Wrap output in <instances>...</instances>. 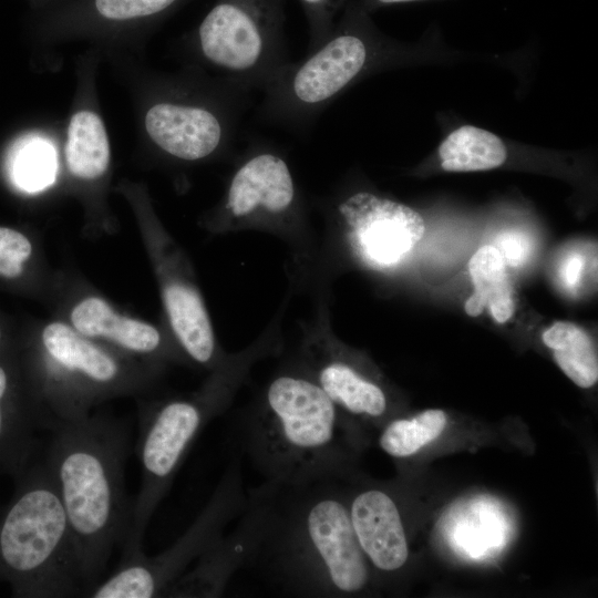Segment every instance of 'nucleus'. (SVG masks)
<instances>
[{
  "instance_id": "f257e3e1",
  "label": "nucleus",
  "mask_w": 598,
  "mask_h": 598,
  "mask_svg": "<svg viewBox=\"0 0 598 598\" xmlns=\"http://www.w3.org/2000/svg\"><path fill=\"white\" fill-rule=\"evenodd\" d=\"M250 532L244 568L291 597L354 595L370 582L339 477L265 481L240 513Z\"/></svg>"
},
{
  "instance_id": "f03ea898",
  "label": "nucleus",
  "mask_w": 598,
  "mask_h": 598,
  "mask_svg": "<svg viewBox=\"0 0 598 598\" xmlns=\"http://www.w3.org/2000/svg\"><path fill=\"white\" fill-rule=\"evenodd\" d=\"M51 432L44 463L69 519L86 597L130 532L133 503L124 477L130 431L125 423L86 416Z\"/></svg>"
},
{
  "instance_id": "7ed1b4c3",
  "label": "nucleus",
  "mask_w": 598,
  "mask_h": 598,
  "mask_svg": "<svg viewBox=\"0 0 598 598\" xmlns=\"http://www.w3.org/2000/svg\"><path fill=\"white\" fill-rule=\"evenodd\" d=\"M240 451L265 481L340 477L352 425L301 363L275 374L237 423Z\"/></svg>"
},
{
  "instance_id": "20e7f679",
  "label": "nucleus",
  "mask_w": 598,
  "mask_h": 598,
  "mask_svg": "<svg viewBox=\"0 0 598 598\" xmlns=\"http://www.w3.org/2000/svg\"><path fill=\"white\" fill-rule=\"evenodd\" d=\"M0 522V578L14 597L85 596L69 519L44 461L14 478Z\"/></svg>"
},
{
  "instance_id": "39448f33",
  "label": "nucleus",
  "mask_w": 598,
  "mask_h": 598,
  "mask_svg": "<svg viewBox=\"0 0 598 598\" xmlns=\"http://www.w3.org/2000/svg\"><path fill=\"white\" fill-rule=\"evenodd\" d=\"M265 352L262 346L250 348L225 363L202 392L165 401L140 413L136 453L142 482L122 556L143 549L150 519L195 440L208 422L228 408L249 367Z\"/></svg>"
},
{
  "instance_id": "423d86ee",
  "label": "nucleus",
  "mask_w": 598,
  "mask_h": 598,
  "mask_svg": "<svg viewBox=\"0 0 598 598\" xmlns=\"http://www.w3.org/2000/svg\"><path fill=\"white\" fill-rule=\"evenodd\" d=\"M373 45L351 11L334 22L307 55L290 61L262 90L258 117L307 133L318 117L373 61Z\"/></svg>"
},
{
  "instance_id": "0eeeda50",
  "label": "nucleus",
  "mask_w": 598,
  "mask_h": 598,
  "mask_svg": "<svg viewBox=\"0 0 598 598\" xmlns=\"http://www.w3.org/2000/svg\"><path fill=\"white\" fill-rule=\"evenodd\" d=\"M286 0H217L195 31L200 58L219 78L260 91L291 61Z\"/></svg>"
},
{
  "instance_id": "6e6552de",
  "label": "nucleus",
  "mask_w": 598,
  "mask_h": 598,
  "mask_svg": "<svg viewBox=\"0 0 598 598\" xmlns=\"http://www.w3.org/2000/svg\"><path fill=\"white\" fill-rule=\"evenodd\" d=\"M240 470V457H234L208 503L172 546L156 556H147L143 549L122 556L115 573L99 581L86 597H163L164 590L186 571L241 513L247 494L243 487Z\"/></svg>"
},
{
  "instance_id": "1a4fd4ad",
  "label": "nucleus",
  "mask_w": 598,
  "mask_h": 598,
  "mask_svg": "<svg viewBox=\"0 0 598 598\" xmlns=\"http://www.w3.org/2000/svg\"><path fill=\"white\" fill-rule=\"evenodd\" d=\"M252 91L227 80L206 99H166L144 118L151 141L168 156L198 162L218 155L236 142Z\"/></svg>"
},
{
  "instance_id": "9d476101",
  "label": "nucleus",
  "mask_w": 598,
  "mask_h": 598,
  "mask_svg": "<svg viewBox=\"0 0 598 598\" xmlns=\"http://www.w3.org/2000/svg\"><path fill=\"white\" fill-rule=\"evenodd\" d=\"M41 337L45 379L51 385L43 394L47 405L40 415V427L52 431L87 416L80 389H84L91 404L86 389L95 393L113 389L122 383L124 370L114 355L62 322L48 324Z\"/></svg>"
},
{
  "instance_id": "9b49d317",
  "label": "nucleus",
  "mask_w": 598,
  "mask_h": 598,
  "mask_svg": "<svg viewBox=\"0 0 598 598\" xmlns=\"http://www.w3.org/2000/svg\"><path fill=\"white\" fill-rule=\"evenodd\" d=\"M221 212L235 226L298 221L302 199L281 150L262 137H251L229 178Z\"/></svg>"
},
{
  "instance_id": "f8f14e48",
  "label": "nucleus",
  "mask_w": 598,
  "mask_h": 598,
  "mask_svg": "<svg viewBox=\"0 0 598 598\" xmlns=\"http://www.w3.org/2000/svg\"><path fill=\"white\" fill-rule=\"evenodd\" d=\"M333 210L361 258L375 268L398 265L425 231L422 216L410 206L369 190L344 195Z\"/></svg>"
},
{
  "instance_id": "ddd939ff",
  "label": "nucleus",
  "mask_w": 598,
  "mask_h": 598,
  "mask_svg": "<svg viewBox=\"0 0 598 598\" xmlns=\"http://www.w3.org/2000/svg\"><path fill=\"white\" fill-rule=\"evenodd\" d=\"M301 364L350 424L352 419L377 420L386 414L389 401L383 388L365 377L326 336L306 342Z\"/></svg>"
},
{
  "instance_id": "4468645a",
  "label": "nucleus",
  "mask_w": 598,
  "mask_h": 598,
  "mask_svg": "<svg viewBox=\"0 0 598 598\" xmlns=\"http://www.w3.org/2000/svg\"><path fill=\"white\" fill-rule=\"evenodd\" d=\"M341 487L357 539L369 566L371 564L388 575L401 570L408 563L410 551L404 522L392 494L374 486L351 493Z\"/></svg>"
},
{
  "instance_id": "2eb2a0df",
  "label": "nucleus",
  "mask_w": 598,
  "mask_h": 598,
  "mask_svg": "<svg viewBox=\"0 0 598 598\" xmlns=\"http://www.w3.org/2000/svg\"><path fill=\"white\" fill-rule=\"evenodd\" d=\"M11 378L0 364V472L16 478L32 462L40 429L35 412L14 400Z\"/></svg>"
},
{
  "instance_id": "dca6fc26",
  "label": "nucleus",
  "mask_w": 598,
  "mask_h": 598,
  "mask_svg": "<svg viewBox=\"0 0 598 598\" xmlns=\"http://www.w3.org/2000/svg\"><path fill=\"white\" fill-rule=\"evenodd\" d=\"M71 320L82 336L106 338L132 352L153 353L162 343L156 328L116 315L100 298H87L78 303L71 312Z\"/></svg>"
},
{
  "instance_id": "f3484780",
  "label": "nucleus",
  "mask_w": 598,
  "mask_h": 598,
  "mask_svg": "<svg viewBox=\"0 0 598 598\" xmlns=\"http://www.w3.org/2000/svg\"><path fill=\"white\" fill-rule=\"evenodd\" d=\"M172 329L185 352L197 363L210 365L218 359L212 323L202 297L193 286L163 291Z\"/></svg>"
},
{
  "instance_id": "a211bd4d",
  "label": "nucleus",
  "mask_w": 598,
  "mask_h": 598,
  "mask_svg": "<svg viewBox=\"0 0 598 598\" xmlns=\"http://www.w3.org/2000/svg\"><path fill=\"white\" fill-rule=\"evenodd\" d=\"M470 275L475 288L465 302V311L476 317L488 307L493 318L504 323L515 311L513 288L506 264L493 245L478 248L468 261Z\"/></svg>"
},
{
  "instance_id": "6ab92c4d",
  "label": "nucleus",
  "mask_w": 598,
  "mask_h": 598,
  "mask_svg": "<svg viewBox=\"0 0 598 598\" xmlns=\"http://www.w3.org/2000/svg\"><path fill=\"white\" fill-rule=\"evenodd\" d=\"M109 136L99 114L82 110L69 122L65 158L70 172L82 179H96L109 167Z\"/></svg>"
},
{
  "instance_id": "aec40b11",
  "label": "nucleus",
  "mask_w": 598,
  "mask_h": 598,
  "mask_svg": "<svg viewBox=\"0 0 598 598\" xmlns=\"http://www.w3.org/2000/svg\"><path fill=\"white\" fill-rule=\"evenodd\" d=\"M441 166L447 172H477L501 166L507 157L503 141L481 127L464 125L440 145Z\"/></svg>"
},
{
  "instance_id": "412c9836",
  "label": "nucleus",
  "mask_w": 598,
  "mask_h": 598,
  "mask_svg": "<svg viewBox=\"0 0 598 598\" xmlns=\"http://www.w3.org/2000/svg\"><path fill=\"white\" fill-rule=\"evenodd\" d=\"M543 341L576 385L588 389L597 383V352L591 338L580 327L568 321L555 322L543 333Z\"/></svg>"
},
{
  "instance_id": "4be33fe9",
  "label": "nucleus",
  "mask_w": 598,
  "mask_h": 598,
  "mask_svg": "<svg viewBox=\"0 0 598 598\" xmlns=\"http://www.w3.org/2000/svg\"><path fill=\"white\" fill-rule=\"evenodd\" d=\"M446 422L445 412L439 409L425 410L410 419H394L384 425L378 442L390 456L405 458L437 439Z\"/></svg>"
},
{
  "instance_id": "5701e85b",
  "label": "nucleus",
  "mask_w": 598,
  "mask_h": 598,
  "mask_svg": "<svg viewBox=\"0 0 598 598\" xmlns=\"http://www.w3.org/2000/svg\"><path fill=\"white\" fill-rule=\"evenodd\" d=\"M187 0H87L73 8L70 17L89 18L99 24L148 23L175 11Z\"/></svg>"
},
{
  "instance_id": "b1692460",
  "label": "nucleus",
  "mask_w": 598,
  "mask_h": 598,
  "mask_svg": "<svg viewBox=\"0 0 598 598\" xmlns=\"http://www.w3.org/2000/svg\"><path fill=\"white\" fill-rule=\"evenodd\" d=\"M55 168L54 148L41 137L24 142L12 163L16 183L28 192H37L50 185L54 179Z\"/></svg>"
},
{
  "instance_id": "393cba45",
  "label": "nucleus",
  "mask_w": 598,
  "mask_h": 598,
  "mask_svg": "<svg viewBox=\"0 0 598 598\" xmlns=\"http://www.w3.org/2000/svg\"><path fill=\"white\" fill-rule=\"evenodd\" d=\"M308 25V51L316 48L330 32L338 12L347 0H297Z\"/></svg>"
},
{
  "instance_id": "a878e982",
  "label": "nucleus",
  "mask_w": 598,
  "mask_h": 598,
  "mask_svg": "<svg viewBox=\"0 0 598 598\" xmlns=\"http://www.w3.org/2000/svg\"><path fill=\"white\" fill-rule=\"evenodd\" d=\"M31 243L21 233L0 227V276L17 278L22 274V264L30 257Z\"/></svg>"
},
{
  "instance_id": "bb28decb",
  "label": "nucleus",
  "mask_w": 598,
  "mask_h": 598,
  "mask_svg": "<svg viewBox=\"0 0 598 598\" xmlns=\"http://www.w3.org/2000/svg\"><path fill=\"white\" fill-rule=\"evenodd\" d=\"M506 265H523L530 255L529 238L518 231H503L495 238V246Z\"/></svg>"
},
{
  "instance_id": "cd10ccee",
  "label": "nucleus",
  "mask_w": 598,
  "mask_h": 598,
  "mask_svg": "<svg viewBox=\"0 0 598 598\" xmlns=\"http://www.w3.org/2000/svg\"><path fill=\"white\" fill-rule=\"evenodd\" d=\"M582 270V259L579 256H571L568 258L564 266V278L566 283L575 286L580 278Z\"/></svg>"
},
{
  "instance_id": "c85d7f7f",
  "label": "nucleus",
  "mask_w": 598,
  "mask_h": 598,
  "mask_svg": "<svg viewBox=\"0 0 598 598\" xmlns=\"http://www.w3.org/2000/svg\"><path fill=\"white\" fill-rule=\"evenodd\" d=\"M368 6H386V4H393V3H402V2H410V1H416V0H367Z\"/></svg>"
},
{
  "instance_id": "c756f323",
  "label": "nucleus",
  "mask_w": 598,
  "mask_h": 598,
  "mask_svg": "<svg viewBox=\"0 0 598 598\" xmlns=\"http://www.w3.org/2000/svg\"><path fill=\"white\" fill-rule=\"evenodd\" d=\"M0 337H1V334H0Z\"/></svg>"
}]
</instances>
